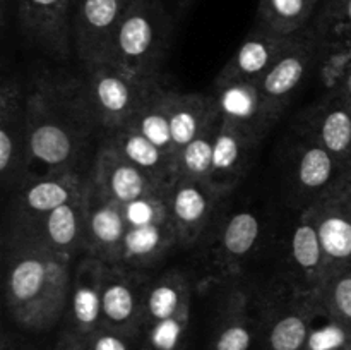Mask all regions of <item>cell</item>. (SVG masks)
I'll use <instances>...</instances> for the list:
<instances>
[{"label": "cell", "instance_id": "obj_23", "mask_svg": "<svg viewBox=\"0 0 351 350\" xmlns=\"http://www.w3.org/2000/svg\"><path fill=\"white\" fill-rule=\"evenodd\" d=\"M300 129L331 151L345 165L351 160V102L331 95L312 106Z\"/></svg>", "mask_w": 351, "mask_h": 350}, {"label": "cell", "instance_id": "obj_24", "mask_svg": "<svg viewBox=\"0 0 351 350\" xmlns=\"http://www.w3.org/2000/svg\"><path fill=\"white\" fill-rule=\"evenodd\" d=\"M106 137L130 163L136 165L165 191H170L171 185L178 180L177 160L170 153L156 146L153 141L147 139L130 122L106 134Z\"/></svg>", "mask_w": 351, "mask_h": 350}, {"label": "cell", "instance_id": "obj_32", "mask_svg": "<svg viewBox=\"0 0 351 350\" xmlns=\"http://www.w3.org/2000/svg\"><path fill=\"white\" fill-rule=\"evenodd\" d=\"M223 117L216 106L215 113L208 119L197 136L182 150L177 158L178 178L185 180L208 182L213 167V153H215L216 136L221 129ZM209 184V182H208Z\"/></svg>", "mask_w": 351, "mask_h": 350}, {"label": "cell", "instance_id": "obj_38", "mask_svg": "<svg viewBox=\"0 0 351 350\" xmlns=\"http://www.w3.org/2000/svg\"><path fill=\"white\" fill-rule=\"evenodd\" d=\"M84 350H134L132 340L136 336L115 331L101 326L88 335H77Z\"/></svg>", "mask_w": 351, "mask_h": 350}, {"label": "cell", "instance_id": "obj_25", "mask_svg": "<svg viewBox=\"0 0 351 350\" xmlns=\"http://www.w3.org/2000/svg\"><path fill=\"white\" fill-rule=\"evenodd\" d=\"M213 96L223 119L243 127L261 139L274 124L257 82L232 81L216 84Z\"/></svg>", "mask_w": 351, "mask_h": 350}, {"label": "cell", "instance_id": "obj_15", "mask_svg": "<svg viewBox=\"0 0 351 350\" xmlns=\"http://www.w3.org/2000/svg\"><path fill=\"white\" fill-rule=\"evenodd\" d=\"M0 175L7 189L26 178V89L10 78L0 88Z\"/></svg>", "mask_w": 351, "mask_h": 350}, {"label": "cell", "instance_id": "obj_6", "mask_svg": "<svg viewBox=\"0 0 351 350\" xmlns=\"http://www.w3.org/2000/svg\"><path fill=\"white\" fill-rule=\"evenodd\" d=\"M346 175H350L346 165L338 156L298 129L297 141L291 146L288 174L291 205L302 209L308 208L338 185Z\"/></svg>", "mask_w": 351, "mask_h": 350}, {"label": "cell", "instance_id": "obj_7", "mask_svg": "<svg viewBox=\"0 0 351 350\" xmlns=\"http://www.w3.org/2000/svg\"><path fill=\"white\" fill-rule=\"evenodd\" d=\"M89 184L74 199L51 209L40 218L29 222H10L7 232L29 237L69 261L77 256H84L86 237H88Z\"/></svg>", "mask_w": 351, "mask_h": 350}, {"label": "cell", "instance_id": "obj_10", "mask_svg": "<svg viewBox=\"0 0 351 350\" xmlns=\"http://www.w3.org/2000/svg\"><path fill=\"white\" fill-rule=\"evenodd\" d=\"M149 280L125 264H105L101 281L103 326L136 336L144 329V297Z\"/></svg>", "mask_w": 351, "mask_h": 350}, {"label": "cell", "instance_id": "obj_29", "mask_svg": "<svg viewBox=\"0 0 351 350\" xmlns=\"http://www.w3.org/2000/svg\"><path fill=\"white\" fill-rule=\"evenodd\" d=\"M175 89L168 88L165 79L161 78L153 86L147 98L144 100L143 106L137 110L136 115L129 120L136 129H139L149 141H153L161 150L173 154V144H171V102H173ZM177 160V158H175Z\"/></svg>", "mask_w": 351, "mask_h": 350}, {"label": "cell", "instance_id": "obj_1", "mask_svg": "<svg viewBox=\"0 0 351 350\" xmlns=\"http://www.w3.org/2000/svg\"><path fill=\"white\" fill-rule=\"evenodd\" d=\"M98 134L106 136L86 95L82 75L50 71L34 75L26 88V178L91 175L88 156Z\"/></svg>", "mask_w": 351, "mask_h": 350}, {"label": "cell", "instance_id": "obj_30", "mask_svg": "<svg viewBox=\"0 0 351 350\" xmlns=\"http://www.w3.org/2000/svg\"><path fill=\"white\" fill-rule=\"evenodd\" d=\"M216 102L213 95L201 93H175L171 102L170 129L173 154L178 158L185 146L199 134L209 117L215 113Z\"/></svg>", "mask_w": 351, "mask_h": 350}, {"label": "cell", "instance_id": "obj_31", "mask_svg": "<svg viewBox=\"0 0 351 350\" xmlns=\"http://www.w3.org/2000/svg\"><path fill=\"white\" fill-rule=\"evenodd\" d=\"M322 0H261L257 23L271 33L293 36L311 26Z\"/></svg>", "mask_w": 351, "mask_h": 350}, {"label": "cell", "instance_id": "obj_28", "mask_svg": "<svg viewBox=\"0 0 351 350\" xmlns=\"http://www.w3.org/2000/svg\"><path fill=\"white\" fill-rule=\"evenodd\" d=\"M192 285L182 271L170 270L149 280L144 297V326L191 311Z\"/></svg>", "mask_w": 351, "mask_h": 350}, {"label": "cell", "instance_id": "obj_13", "mask_svg": "<svg viewBox=\"0 0 351 350\" xmlns=\"http://www.w3.org/2000/svg\"><path fill=\"white\" fill-rule=\"evenodd\" d=\"M321 47V40L314 33L312 26H308L293 38L290 47L281 54L273 67L257 82L267 112L274 122L280 119L290 100L297 93L298 86L304 82L312 60Z\"/></svg>", "mask_w": 351, "mask_h": 350}, {"label": "cell", "instance_id": "obj_22", "mask_svg": "<svg viewBox=\"0 0 351 350\" xmlns=\"http://www.w3.org/2000/svg\"><path fill=\"white\" fill-rule=\"evenodd\" d=\"M103 266L96 257L84 254L72 273L71 294H69L67 318L69 331L75 335H88L101 328V281Z\"/></svg>", "mask_w": 351, "mask_h": 350}, {"label": "cell", "instance_id": "obj_40", "mask_svg": "<svg viewBox=\"0 0 351 350\" xmlns=\"http://www.w3.org/2000/svg\"><path fill=\"white\" fill-rule=\"evenodd\" d=\"M343 96H346L351 102V69L348 74L345 75V79H343Z\"/></svg>", "mask_w": 351, "mask_h": 350}, {"label": "cell", "instance_id": "obj_26", "mask_svg": "<svg viewBox=\"0 0 351 350\" xmlns=\"http://www.w3.org/2000/svg\"><path fill=\"white\" fill-rule=\"evenodd\" d=\"M257 311L259 299L242 288L230 290L219 305L211 350H249Z\"/></svg>", "mask_w": 351, "mask_h": 350}, {"label": "cell", "instance_id": "obj_37", "mask_svg": "<svg viewBox=\"0 0 351 350\" xmlns=\"http://www.w3.org/2000/svg\"><path fill=\"white\" fill-rule=\"evenodd\" d=\"M350 345L351 329L331 316V321H328L326 325L314 326L312 323L305 350H341Z\"/></svg>", "mask_w": 351, "mask_h": 350}, {"label": "cell", "instance_id": "obj_2", "mask_svg": "<svg viewBox=\"0 0 351 350\" xmlns=\"http://www.w3.org/2000/svg\"><path fill=\"white\" fill-rule=\"evenodd\" d=\"M5 304L27 329H48L67 312L72 261L29 237L5 232Z\"/></svg>", "mask_w": 351, "mask_h": 350}, {"label": "cell", "instance_id": "obj_9", "mask_svg": "<svg viewBox=\"0 0 351 350\" xmlns=\"http://www.w3.org/2000/svg\"><path fill=\"white\" fill-rule=\"evenodd\" d=\"M77 0H17V19L27 45L55 60L71 57Z\"/></svg>", "mask_w": 351, "mask_h": 350}, {"label": "cell", "instance_id": "obj_33", "mask_svg": "<svg viewBox=\"0 0 351 350\" xmlns=\"http://www.w3.org/2000/svg\"><path fill=\"white\" fill-rule=\"evenodd\" d=\"M317 304L351 329V268L329 275L317 297Z\"/></svg>", "mask_w": 351, "mask_h": 350}, {"label": "cell", "instance_id": "obj_35", "mask_svg": "<svg viewBox=\"0 0 351 350\" xmlns=\"http://www.w3.org/2000/svg\"><path fill=\"white\" fill-rule=\"evenodd\" d=\"M191 321V311L144 326L143 350H180Z\"/></svg>", "mask_w": 351, "mask_h": 350}, {"label": "cell", "instance_id": "obj_36", "mask_svg": "<svg viewBox=\"0 0 351 350\" xmlns=\"http://www.w3.org/2000/svg\"><path fill=\"white\" fill-rule=\"evenodd\" d=\"M168 194V192H167ZM167 194L146 196V198L136 199L129 205L122 206L123 216L129 226L147 225V223L160 222V220L168 218V201Z\"/></svg>", "mask_w": 351, "mask_h": 350}, {"label": "cell", "instance_id": "obj_11", "mask_svg": "<svg viewBox=\"0 0 351 350\" xmlns=\"http://www.w3.org/2000/svg\"><path fill=\"white\" fill-rule=\"evenodd\" d=\"M315 305L308 299L298 295L281 278L264 295L259 307L267 321L269 350H305L311 335Z\"/></svg>", "mask_w": 351, "mask_h": 350}, {"label": "cell", "instance_id": "obj_18", "mask_svg": "<svg viewBox=\"0 0 351 350\" xmlns=\"http://www.w3.org/2000/svg\"><path fill=\"white\" fill-rule=\"evenodd\" d=\"M127 230L129 225L123 216L122 205L101 194L91 180L88 194L86 254L105 264H120Z\"/></svg>", "mask_w": 351, "mask_h": 350}, {"label": "cell", "instance_id": "obj_4", "mask_svg": "<svg viewBox=\"0 0 351 350\" xmlns=\"http://www.w3.org/2000/svg\"><path fill=\"white\" fill-rule=\"evenodd\" d=\"M160 79H136L112 64L84 69L82 75L93 112L106 134L122 127L136 115Z\"/></svg>", "mask_w": 351, "mask_h": 350}, {"label": "cell", "instance_id": "obj_19", "mask_svg": "<svg viewBox=\"0 0 351 350\" xmlns=\"http://www.w3.org/2000/svg\"><path fill=\"white\" fill-rule=\"evenodd\" d=\"M259 143L261 137L256 134L223 119L221 129L216 136L209 184L221 194H232L252 165Z\"/></svg>", "mask_w": 351, "mask_h": 350}, {"label": "cell", "instance_id": "obj_20", "mask_svg": "<svg viewBox=\"0 0 351 350\" xmlns=\"http://www.w3.org/2000/svg\"><path fill=\"white\" fill-rule=\"evenodd\" d=\"M91 175L53 174L47 177L26 178L17 187L10 222H29L47 215L81 194Z\"/></svg>", "mask_w": 351, "mask_h": 350}, {"label": "cell", "instance_id": "obj_34", "mask_svg": "<svg viewBox=\"0 0 351 350\" xmlns=\"http://www.w3.org/2000/svg\"><path fill=\"white\" fill-rule=\"evenodd\" d=\"M321 43L351 36V0H322L314 24H311Z\"/></svg>", "mask_w": 351, "mask_h": 350}, {"label": "cell", "instance_id": "obj_16", "mask_svg": "<svg viewBox=\"0 0 351 350\" xmlns=\"http://www.w3.org/2000/svg\"><path fill=\"white\" fill-rule=\"evenodd\" d=\"M287 264L283 280L298 295L317 302L319 294L328 280V263L317 229L305 211L300 213V218L291 229Z\"/></svg>", "mask_w": 351, "mask_h": 350}, {"label": "cell", "instance_id": "obj_21", "mask_svg": "<svg viewBox=\"0 0 351 350\" xmlns=\"http://www.w3.org/2000/svg\"><path fill=\"white\" fill-rule=\"evenodd\" d=\"M293 36H281L271 33L266 27L256 24L243 43L237 48L233 57L226 62L223 71L216 78V84L232 81L259 82L263 75L274 65L285 50L290 47Z\"/></svg>", "mask_w": 351, "mask_h": 350}, {"label": "cell", "instance_id": "obj_12", "mask_svg": "<svg viewBox=\"0 0 351 350\" xmlns=\"http://www.w3.org/2000/svg\"><path fill=\"white\" fill-rule=\"evenodd\" d=\"M302 211L314 222L321 237L328 277L351 268V174Z\"/></svg>", "mask_w": 351, "mask_h": 350}, {"label": "cell", "instance_id": "obj_5", "mask_svg": "<svg viewBox=\"0 0 351 350\" xmlns=\"http://www.w3.org/2000/svg\"><path fill=\"white\" fill-rule=\"evenodd\" d=\"M261 220L247 209L216 215L208 229L211 240L208 246L209 277L206 283H221L235 278L242 271L261 237Z\"/></svg>", "mask_w": 351, "mask_h": 350}, {"label": "cell", "instance_id": "obj_8", "mask_svg": "<svg viewBox=\"0 0 351 350\" xmlns=\"http://www.w3.org/2000/svg\"><path fill=\"white\" fill-rule=\"evenodd\" d=\"M130 3L132 0H77L72 36L82 69L108 64Z\"/></svg>", "mask_w": 351, "mask_h": 350}, {"label": "cell", "instance_id": "obj_17", "mask_svg": "<svg viewBox=\"0 0 351 350\" xmlns=\"http://www.w3.org/2000/svg\"><path fill=\"white\" fill-rule=\"evenodd\" d=\"M91 180L101 194L125 206L146 196L167 194L163 187L151 180L143 170L130 163L108 137H105L96 153Z\"/></svg>", "mask_w": 351, "mask_h": 350}, {"label": "cell", "instance_id": "obj_39", "mask_svg": "<svg viewBox=\"0 0 351 350\" xmlns=\"http://www.w3.org/2000/svg\"><path fill=\"white\" fill-rule=\"evenodd\" d=\"M57 350H84V349H82V343L81 340H79V336L67 329V331L62 335Z\"/></svg>", "mask_w": 351, "mask_h": 350}, {"label": "cell", "instance_id": "obj_14", "mask_svg": "<svg viewBox=\"0 0 351 350\" xmlns=\"http://www.w3.org/2000/svg\"><path fill=\"white\" fill-rule=\"evenodd\" d=\"M226 196L208 182L178 178L167 194L168 215L180 246L192 247L204 237Z\"/></svg>", "mask_w": 351, "mask_h": 350}, {"label": "cell", "instance_id": "obj_3", "mask_svg": "<svg viewBox=\"0 0 351 350\" xmlns=\"http://www.w3.org/2000/svg\"><path fill=\"white\" fill-rule=\"evenodd\" d=\"M170 40L171 17L163 0H132L108 64L143 81L160 79Z\"/></svg>", "mask_w": 351, "mask_h": 350}, {"label": "cell", "instance_id": "obj_27", "mask_svg": "<svg viewBox=\"0 0 351 350\" xmlns=\"http://www.w3.org/2000/svg\"><path fill=\"white\" fill-rule=\"evenodd\" d=\"M177 244V233L171 225L170 216L147 225L129 226L120 264L144 271L160 263L168 250Z\"/></svg>", "mask_w": 351, "mask_h": 350}]
</instances>
